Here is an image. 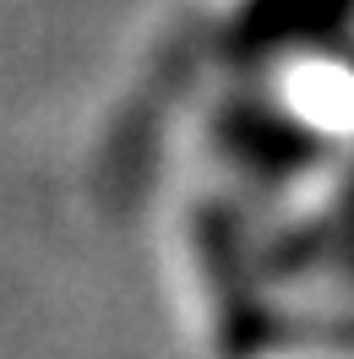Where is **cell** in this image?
Segmentation results:
<instances>
[{
    "label": "cell",
    "instance_id": "cell-3",
    "mask_svg": "<svg viewBox=\"0 0 354 359\" xmlns=\"http://www.w3.org/2000/svg\"><path fill=\"white\" fill-rule=\"evenodd\" d=\"M354 0H251L240 17V44H294L327 33Z\"/></svg>",
    "mask_w": 354,
    "mask_h": 359
},
{
    "label": "cell",
    "instance_id": "cell-1",
    "mask_svg": "<svg viewBox=\"0 0 354 359\" xmlns=\"http://www.w3.org/2000/svg\"><path fill=\"white\" fill-rule=\"evenodd\" d=\"M185 289L197 299V332L223 359H240L256 343V311L245 294L240 250L223 207H191L185 224Z\"/></svg>",
    "mask_w": 354,
    "mask_h": 359
},
{
    "label": "cell",
    "instance_id": "cell-2",
    "mask_svg": "<svg viewBox=\"0 0 354 359\" xmlns=\"http://www.w3.org/2000/svg\"><path fill=\"white\" fill-rule=\"evenodd\" d=\"M289 109L306 131H354V66L332 55H310L289 76Z\"/></svg>",
    "mask_w": 354,
    "mask_h": 359
}]
</instances>
